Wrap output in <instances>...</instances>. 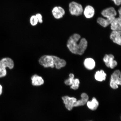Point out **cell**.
I'll return each instance as SVG.
<instances>
[{"label": "cell", "instance_id": "7", "mask_svg": "<svg viewBox=\"0 0 121 121\" xmlns=\"http://www.w3.org/2000/svg\"><path fill=\"white\" fill-rule=\"evenodd\" d=\"M114 57L112 54H106L103 58V60L107 67L113 69L117 66V62L114 60Z\"/></svg>", "mask_w": 121, "mask_h": 121}, {"label": "cell", "instance_id": "6", "mask_svg": "<svg viewBox=\"0 0 121 121\" xmlns=\"http://www.w3.org/2000/svg\"><path fill=\"white\" fill-rule=\"evenodd\" d=\"M69 78L65 80V83L67 86H70V88L74 90H78L79 87L80 81L78 78L74 79V75L73 74H69Z\"/></svg>", "mask_w": 121, "mask_h": 121}, {"label": "cell", "instance_id": "16", "mask_svg": "<svg viewBox=\"0 0 121 121\" xmlns=\"http://www.w3.org/2000/svg\"><path fill=\"white\" fill-rule=\"evenodd\" d=\"M32 84L35 86H40L44 83V81L42 77L35 74L33 75L31 78Z\"/></svg>", "mask_w": 121, "mask_h": 121}, {"label": "cell", "instance_id": "20", "mask_svg": "<svg viewBox=\"0 0 121 121\" xmlns=\"http://www.w3.org/2000/svg\"><path fill=\"white\" fill-rule=\"evenodd\" d=\"M106 77V74L103 70L97 71L96 72L95 75V79L99 82L105 81Z\"/></svg>", "mask_w": 121, "mask_h": 121}, {"label": "cell", "instance_id": "14", "mask_svg": "<svg viewBox=\"0 0 121 121\" xmlns=\"http://www.w3.org/2000/svg\"><path fill=\"white\" fill-rule=\"evenodd\" d=\"M81 99L77 100L74 104V107H77L84 106L86 104L89 99V96L86 93H83L81 95Z\"/></svg>", "mask_w": 121, "mask_h": 121}, {"label": "cell", "instance_id": "8", "mask_svg": "<svg viewBox=\"0 0 121 121\" xmlns=\"http://www.w3.org/2000/svg\"><path fill=\"white\" fill-rule=\"evenodd\" d=\"M62 99L66 108L69 111L72 110L74 107V104L77 101L76 98L67 96H63Z\"/></svg>", "mask_w": 121, "mask_h": 121}, {"label": "cell", "instance_id": "23", "mask_svg": "<svg viewBox=\"0 0 121 121\" xmlns=\"http://www.w3.org/2000/svg\"><path fill=\"white\" fill-rule=\"evenodd\" d=\"M114 2L116 5L119 6L120 5L121 3V0H111Z\"/></svg>", "mask_w": 121, "mask_h": 121}, {"label": "cell", "instance_id": "10", "mask_svg": "<svg viewBox=\"0 0 121 121\" xmlns=\"http://www.w3.org/2000/svg\"><path fill=\"white\" fill-rule=\"evenodd\" d=\"M52 12L53 16L56 19L61 18L65 14L64 9L60 6L54 7L52 9Z\"/></svg>", "mask_w": 121, "mask_h": 121}, {"label": "cell", "instance_id": "17", "mask_svg": "<svg viewBox=\"0 0 121 121\" xmlns=\"http://www.w3.org/2000/svg\"><path fill=\"white\" fill-rule=\"evenodd\" d=\"M86 104L88 108L92 110H96L99 105V102L95 97H93L91 101H88Z\"/></svg>", "mask_w": 121, "mask_h": 121}, {"label": "cell", "instance_id": "11", "mask_svg": "<svg viewBox=\"0 0 121 121\" xmlns=\"http://www.w3.org/2000/svg\"><path fill=\"white\" fill-rule=\"evenodd\" d=\"M121 31H112L110 35V38L114 43L121 45Z\"/></svg>", "mask_w": 121, "mask_h": 121}, {"label": "cell", "instance_id": "18", "mask_svg": "<svg viewBox=\"0 0 121 121\" xmlns=\"http://www.w3.org/2000/svg\"><path fill=\"white\" fill-rule=\"evenodd\" d=\"M114 19H105L102 17H99L97 19V22L101 26L106 28L110 25Z\"/></svg>", "mask_w": 121, "mask_h": 121}, {"label": "cell", "instance_id": "1", "mask_svg": "<svg viewBox=\"0 0 121 121\" xmlns=\"http://www.w3.org/2000/svg\"><path fill=\"white\" fill-rule=\"evenodd\" d=\"M87 41L84 38L81 39L79 34H75L69 37L67 46L70 52L73 54L81 55L84 53L87 46Z\"/></svg>", "mask_w": 121, "mask_h": 121}, {"label": "cell", "instance_id": "24", "mask_svg": "<svg viewBox=\"0 0 121 121\" xmlns=\"http://www.w3.org/2000/svg\"><path fill=\"white\" fill-rule=\"evenodd\" d=\"M3 92L2 86L0 84V96L2 94Z\"/></svg>", "mask_w": 121, "mask_h": 121}, {"label": "cell", "instance_id": "3", "mask_svg": "<svg viewBox=\"0 0 121 121\" xmlns=\"http://www.w3.org/2000/svg\"><path fill=\"white\" fill-rule=\"evenodd\" d=\"M69 11L73 16H78L82 14L83 9L81 4L75 1H72L69 4Z\"/></svg>", "mask_w": 121, "mask_h": 121}, {"label": "cell", "instance_id": "2", "mask_svg": "<svg viewBox=\"0 0 121 121\" xmlns=\"http://www.w3.org/2000/svg\"><path fill=\"white\" fill-rule=\"evenodd\" d=\"M14 66L13 60L9 57H4L0 60V78L5 77L7 75L6 68L13 69Z\"/></svg>", "mask_w": 121, "mask_h": 121}, {"label": "cell", "instance_id": "13", "mask_svg": "<svg viewBox=\"0 0 121 121\" xmlns=\"http://www.w3.org/2000/svg\"><path fill=\"white\" fill-rule=\"evenodd\" d=\"M110 25V28L112 31H121V18L116 17Z\"/></svg>", "mask_w": 121, "mask_h": 121}, {"label": "cell", "instance_id": "19", "mask_svg": "<svg viewBox=\"0 0 121 121\" xmlns=\"http://www.w3.org/2000/svg\"><path fill=\"white\" fill-rule=\"evenodd\" d=\"M85 67L89 70H92L95 67V63L93 59L91 58H87L84 62Z\"/></svg>", "mask_w": 121, "mask_h": 121}, {"label": "cell", "instance_id": "22", "mask_svg": "<svg viewBox=\"0 0 121 121\" xmlns=\"http://www.w3.org/2000/svg\"><path fill=\"white\" fill-rule=\"evenodd\" d=\"M37 18L38 22L40 23H42L43 22V17L42 15L40 13H37L35 15Z\"/></svg>", "mask_w": 121, "mask_h": 121}, {"label": "cell", "instance_id": "15", "mask_svg": "<svg viewBox=\"0 0 121 121\" xmlns=\"http://www.w3.org/2000/svg\"><path fill=\"white\" fill-rule=\"evenodd\" d=\"M54 59V65L56 69H59L65 67L66 65L65 60L60 59L58 57L53 56Z\"/></svg>", "mask_w": 121, "mask_h": 121}, {"label": "cell", "instance_id": "9", "mask_svg": "<svg viewBox=\"0 0 121 121\" xmlns=\"http://www.w3.org/2000/svg\"><path fill=\"white\" fill-rule=\"evenodd\" d=\"M101 14L107 19H114L116 17L117 13L114 8L111 7L103 10Z\"/></svg>", "mask_w": 121, "mask_h": 121}, {"label": "cell", "instance_id": "12", "mask_svg": "<svg viewBox=\"0 0 121 121\" xmlns=\"http://www.w3.org/2000/svg\"><path fill=\"white\" fill-rule=\"evenodd\" d=\"M83 13L85 17L87 19H90L93 18L94 16L95 10L94 8L90 5L86 6L84 10Z\"/></svg>", "mask_w": 121, "mask_h": 121}, {"label": "cell", "instance_id": "21", "mask_svg": "<svg viewBox=\"0 0 121 121\" xmlns=\"http://www.w3.org/2000/svg\"><path fill=\"white\" fill-rule=\"evenodd\" d=\"M30 23L33 26L37 25L38 23V21L35 15H32L31 16L30 19Z\"/></svg>", "mask_w": 121, "mask_h": 121}, {"label": "cell", "instance_id": "25", "mask_svg": "<svg viewBox=\"0 0 121 121\" xmlns=\"http://www.w3.org/2000/svg\"><path fill=\"white\" fill-rule=\"evenodd\" d=\"M121 8H120L119 9V10H118V12L119 14V17H120L121 18Z\"/></svg>", "mask_w": 121, "mask_h": 121}, {"label": "cell", "instance_id": "4", "mask_svg": "<svg viewBox=\"0 0 121 121\" xmlns=\"http://www.w3.org/2000/svg\"><path fill=\"white\" fill-rule=\"evenodd\" d=\"M121 73L119 70H116L111 76L110 86L111 88L116 90L118 88V85H121Z\"/></svg>", "mask_w": 121, "mask_h": 121}, {"label": "cell", "instance_id": "5", "mask_svg": "<svg viewBox=\"0 0 121 121\" xmlns=\"http://www.w3.org/2000/svg\"><path fill=\"white\" fill-rule=\"evenodd\" d=\"M40 65L45 68L55 67L53 56L45 55L40 57L39 60Z\"/></svg>", "mask_w": 121, "mask_h": 121}]
</instances>
